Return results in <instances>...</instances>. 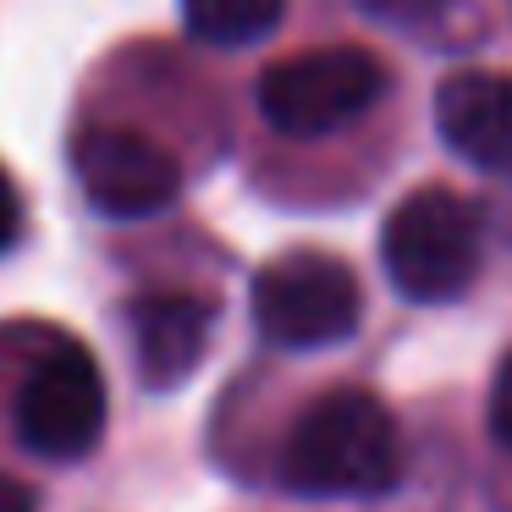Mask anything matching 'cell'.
<instances>
[{
    "label": "cell",
    "instance_id": "4fadbf2b",
    "mask_svg": "<svg viewBox=\"0 0 512 512\" xmlns=\"http://www.w3.org/2000/svg\"><path fill=\"white\" fill-rule=\"evenodd\" d=\"M0 512H39V501H34V490H28L23 479L0 474Z\"/></svg>",
    "mask_w": 512,
    "mask_h": 512
},
{
    "label": "cell",
    "instance_id": "6da1fadb",
    "mask_svg": "<svg viewBox=\"0 0 512 512\" xmlns=\"http://www.w3.org/2000/svg\"><path fill=\"white\" fill-rule=\"evenodd\" d=\"M281 479L298 496H386L402 479V435L380 397L336 386L292 419Z\"/></svg>",
    "mask_w": 512,
    "mask_h": 512
},
{
    "label": "cell",
    "instance_id": "8992f818",
    "mask_svg": "<svg viewBox=\"0 0 512 512\" xmlns=\"http://www.w3.org/2000/svg\"><path fill=\"white\" fill-rule=\"evenodd\" d=\"M72 177L83 199L111 221H149L182 193V166L138 127H83L72 138Z\"/></svg>",
    "mask_w": 512,
    "mask_h": 512
},
{
    "label": "cell",
    "instance_id": "ba28073f",
    "mask_svg": "<svg viewBox=\"0 0 512 512\" xmlns=\"http://www.w3.org/2000/svg\"><path fill=\"white\" fill-rule=\"evenodd\" d=\"M435 127L457 160L512 177V78L507 72H452L435 89Z\"/></svg>",
    "mask_w": 512,
    "mask_h": 512
},
{
    "label": "cell",
    "instance_id": "8fae6325",
    "mask_svg": "<svg viewBox=\"0 0 512 512\" xmlns=\"http://www.w3.org/2000/svg\"><path fill=\"white\" fill-rule=\"evenodd\" d=\"M485 413H490V435H496V441L512 452V347L501 353V364H496V380H490Z\"/></svg>",
    "mask_w": 512,
    "mask_h": 512
},
{
    "label": "cell",
    "instance_id": "277c9868",
    "mask_svg": "<svg viewBox=\"0 0 512 512\" xmlns=\"http://www.w3.org/2000/svg\"><path fill=\"white\" fill-rule=\"evenodd\" d=\"M364 292L358 276L331 254H287L254 276V325L270 347L314 353L358 331Z\"/></svg>",
    "mask_w": 512,
    "mask_h": 512
},
{
    "label": "cell",
    "instance_id": "5b68a950",
    "mask_svg": "<svg viewBox=\"0 0 512 512\" xmlns=\"http://www.w3.org/2000/svg\"><path fill=\"white\" fill-rule=\"evenodd\" d=\"M17 441L39 457H72L94 452V441L105 435V375L83 347L61 342L45 358H34L23 391H17Z\"/></svg>",
    "mask_w": 512,
    "mask_h": 512
},
{
    "label": "cell",
    "instance_id": "3957f363",
    "mask_svg": "<svg viewBox=\"0 0 512 512\" xmlns=\"http://www.w3.org/2000/svg\"><path fill=\"white\" fill-rule=\"evenodd\" d=\"M386 89V67L358 45H325L265 67L259 116L287 138H325L358 122Z\"/></svg>",
    "mask_w": 512,
    "mask_h": 512
},
{
    "label": "cell",
    "instance_id": "30bf717a",
    "mask_svg": "<svg viewBox=\"0 0 512 512\" xmlns=\"http://www.w3.org/2000/svg\"><path fill=\"white\" fill-rule=\"evenodd\" d=\"M369 12L380 17V23L402 28V34H424V39H457V28H446L441 17H452V23H463L468 6L463 0H369Z\"/></svg>",
    "mask_w": 512,
    "mask_h": 512
},
{
    "label": "cell",
    "instance_id": "7c38bea8",
    "mask_svg": "<svg viewBox=\"0 0 512 512\" xmlns=\"http://www.w3.org/2000/svg\"><path fill=\"white\" fill-rule=\"evenodd\" d=\"M17 237H23V193H17V182L0 166V254H6Z\"/></svg>",
    "mask_w": 512,
    "mask_h": 512
},
{
    "label": "cell",
    "instance_id": "7a4b0ae2",
    "mask_svg": "<svg viewBox=\"0 0 512 512\" xmlns=\"http://www.w3.org/2000/svg\"><path fill=\"white\" fill-rule=\"evenodd\" d=\"M479 210L452 188H419L386 215L380 259L408 303H446L479 276Z\"/></svg>",
    "mask_w": 512,
    "mask_h": 512
},
{
    "label": "cell",
    "instance_id": "9c48e42d",
    "mask_svg": "<svg viewBox=\"0 0 512 512\" xmlns=\"http://www.w3.org/2000/svg\"><path fill=\"white\" fill-rule=\"evenodd\" d=\"M287 17V0H182V23L199 45L243 50L270 39Z\"/></svg>",
    "mask_w": 512,
    "mask_h": 512
},
{
    "label": "cell",
    "instance_id": "52a82bcc",
    "mask_svg": "<svg viewBox=\"0 0 512 512\" xmlns=\"http://www.w3.org/2000/svg\"><path fill=\"white\" fill-rule=\"evenodd\" d=\"M127 331L138 353V380L149 391H171L210 353L215 309L199 292H144L127 303Z\"/></svg>",
    "mask_w": 512,
    "mask_h": 512
}]
</instances>
